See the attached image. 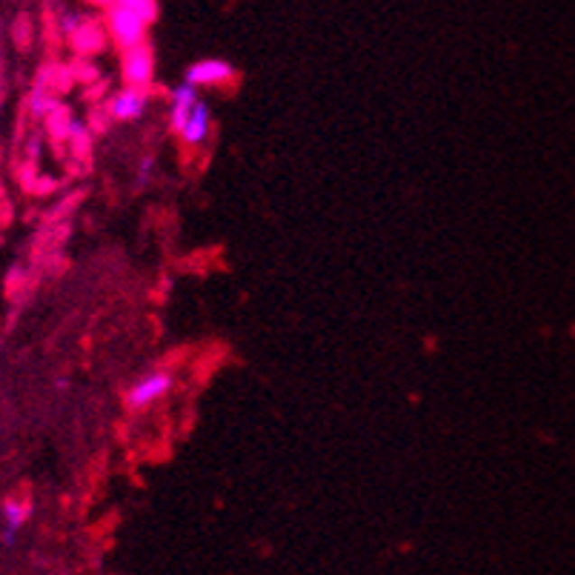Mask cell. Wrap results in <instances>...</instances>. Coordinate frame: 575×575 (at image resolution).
<instances>
[{
  "label": "cell",
  "instance_id": "cell-7",
  "mask_svg": "<svg viewBox=\"0 0 575 575\" xmlns=\"http://www.w3.org/2000/svg\"><path fill=\"white\" fill-rule=\"evenodd\" d=\"M209 132H212V115H209V107L204 104V100H198L192 115H190V121H186V126L181 129L178 138L186 144V146H200V144H207L209 138Z\"/></svg>",
  "mask_w": 575,
  "mask_h": 575
},
{
  "label": "cell",
  "instance_id": "cell-8",
  "mask_svg": "<svg viewBox=\"0 0 575 575\" xmlns=\"http://www.w3.org/2000/svg\"><path fill=\"white\" fill-rule=\"evenodd\" d=\"M70 41H72V46L78 49L80 55H95L97 49L107 43V35H104V29H100L92 18H87V21H83L75 29V35Z\"/></svg>",
  "mask_w": 575,
  "mask_h": 575
},
{
  "label": "cell",
  "instance_id": "cell-9",
  "mask_svg": "<svg viewBox=\"0 0 575 575\" xmlns=\"http://www.w3.org/2000/svg\"><path fill=\"white\" fill-rule=\"evenodd\" d=\"M29 513H32V504H26V501L9 498V501L4 504V518H6L4 544H12V541H14V535H18V530H21L23 524H26Z\"/></svg>",
  "mask_w": 575,
  "mask_h": 575
},
{
  "label": "cell",
  "instance_id": "cell-3",
  "mask_svg": "<svg viewBox=\"0 0 575 575\" xmlns=\"http://www.w3.org/2000/svg\"><path fill=\"white\" fill-rule=\"evenodd\" d=\"M121 75L129 89H146L155 78V52L149 43L121 52Z\"/></svg>",
  "mask_w": 575,
  "mask_h": 575
},
{
  "label": "cell",
  "instance_id": "cell-4",
  "mask_svg": "<svg viewBox=\"0 0 575 575\" xmlns=\"http://www.w3.org/2000/svg\"><path fill=\"white\" fill-rule=\"evenodd\" d=\"M232 78H235V66L229 60L204 58L186 70L183 83H190L192 89H200V87H224V83H229Z\"/></svg>",
  "mask_w": 575,
  "mask_h": 575
},
{
  "label": "cell",
  "instance_id": "cell-11",
  "mask_svg": "<svg viewBox=\"0 0 575 575\" xmlns=\"http://www.w3.org/2000/svg\"><path fill=\"white\" fill-rule=\"evenodd\" d=\"M55 107H58V97L52 92H46L43 87H35V95H32V112L38 117H46Z\"/></svg>",
  "mask_w": 575,
  "mask_h": 575
},
{
  "label": "cell",
  "instance_id": "cell-10",
  "mask_svg": "<svg viewBox=\"0 0 575 575\" xmlns=\"http://www.w3.org/2000/svg\"><path fill=\"white\" fill-rule=\"evenodd\" d=\"M46 124H49V132H52L55 141H70L75 117L70 115V109H66V107H55L52 112L46 115Z\"/></svg>",
  "mask_w": 575,
  "mask_h": 575
},
{
  "label": "cell",
  "instance_id": "cell-2",
  "mask_svg": "<svg viewBox=\"0 0 575 575\" xmlns=\"http://www.w3.org/2000/svg\"><path fill=\"white\" fill-rule=\"evenodd\" d=\"M172 384H175V378L169 376V372H163V369L146 372V376H141L138 381L129 386V393L124 395V401H126V407L134 410V413L146 410V407H152V403H158L161 398H166L169 390H172Z\"/></svg>",
  "mask_w": 575,
  "mask_h": 575
},
{
  "label": "cell",
  "instance_id": "cell-1",
  "mask_svg": "<svg viewBox=\"0 0 575 575\" xmlns=\"http://www.w3.org/2000/svg\"><path fill=\"white\" fill-rule=\"evenodd\" d=\"M155 21V0H115V4H107V35L121 46V52L146 43V32Z\"/></svg>",
  "mask_w": 575,
  "mask_h": 575
},
{
  "label": "cell",
  "instance_id": "cell-6",
  "mask_svg": "<svg viewBox=\"0 0 575 575\" xmlns=\"http://www.w3.org/2000/svg\"><path fill=\"white\" fill-rule=\"evenodd\" d=\"M198 100H200L198 89H192L190 83H178L172 95H169V126H172L175 134H181V129L186 126V121H190Z\"/></svg>",
  "mask_w": 575,
  "mask_h": 575
},
{
  "label": "cell",
  "instance_id": "cell-5",
  "mask_svg": "<svg viewBox=\"0 0 575 575\" xmlns=\"http://www.w3.org/2000/svg\"><path fill=\"white\" fill-rule=\"evenodd\" d=\"M149 107V92L146 89H117L109 104H107V115L112 117V121H121V124H129V121H138V117L146 112Z\"/></svg>",
  "mask_w": 575,
  "mask_h": 575
},
{
  "label": "cell",
  "instance_id": "cell-12",
  "mask_svg": "<svg viewBox=\"0 0 575 575\" xmlns=\"http://www.w3.org/2000/svg\"><path fill=\"white\" fill-rule=\"evenodd\" d=\"M152 169H155V158H149V155H146V158L141 161V166H138V181H141V183H146V181H149Z\"/></svg>",
  "mask_w": 575,
  "mask_h": 575
}]
</instances>
